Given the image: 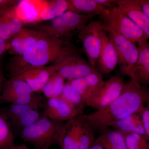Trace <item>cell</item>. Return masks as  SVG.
<instances>
[{
    "label": "cell",
    "instance_id": "obj_1",
    "mask_svg": "<svg viewBox=\"0 0 149 149\" xmlns=\"http://www.w3.org/2000/svg\"><path fill=\"white\" fill-rule=\"evenodd\" d=\"M149 103V89L135 80L125 84L121 95L107 107L83 117L94 132L101 133L110 123L141 111Z\"/></svg>",
    "mask_w": 149,
    "mask_h": 149
},
{
    "label": "cell",
    "instance_id": "obj_2",
    "mask_svg": "<svg viewBox=\"0 0 149 149\" xmlns=\"http://www.w3.org/2000/svg\"><path fill=\"white\" fill-rule=\"evenodd\" d=\"M75 49L68 41L45 35L20 55L13 56L8 64L11 77L29 70L48 66L61 56Z\"/></svg>",
    "mask_w": 149,
    "mask_h": 149
},
{
    "label": "cell",
    "instance_id": "obj_3",
    "mask_svg": "<svg viewBox=\"0 0 149 149\" xmlns=\"http://www.w3.org/2000/svg\"><path fill=\"white\" fill-rule=\"evenodd\" d=\"M65 122L40 117L32 124L21 130L20 136L35 149H49L58 145Z\"/></svg>",
    "mask_w": 149,
    "mask_h": 149
},
{
    "label": "cell",
    "instance_id": "obj_4",
    "mask_svg": "<svg viewBox=\"0 0 149 149\" xmlns=\"http://www.w3.org/2000/svg\"><path fill=\"white\" fill-rule=\"evenodd\" d=\"M92 17L89 15L67 11L60 16L37 25L34 29L49 37L67 41L68 38L78 34Z\"/></svg>",
    "mask_w": 149,
    "mask_h": 149
},
{
    "label": "cell",
    "instance_id": "obj_5",
    "mask_svg": "<svg viewBox=\"0 0 149 149\" xmlns=\"http://www.w3.org/2000/svg\"><path fill=\"white\" fill-rule=\"evenodd\" d=\"M83 115L65 122L58 144L61 149H87L95 142V132Z\"/></svg>",
    "mask_w": 149,
    "mask_h": 149
},
{
    "label": "cell",
    "instance_id": "obj_6",
    "mask_svg": "<svg viewBox=\"0 0 149 149\" xmlns=\"http://www.w3.org/2000/svg\"><path fill=\"white\" fill-rule=\"evenodd\" d=\"M103 24L104 30L115 48L121 74L128 76L132 80L139 58L138 47L136 44L123 37L111 27L103 23Z\"/></svg>",
    "mask_w": 149,
    "mask_h": 149
},
{
    "label": "cell",
    "instance_id": "obj_7",
    "mask_svg": "<svg viewBox=\"0 0 149 149\" xmlns=\"http://www.w3.org/2000/svg\"><path fill=\"white\" fill-rule=\"evenodd\" d=\"M108 9L106 14L100 16L104 24L134 44L148 41V38L143 31L117 5Z\"/></svg>",
    "mask_w": 149,
    "mask_h": 149
},
{
    "label": "cell",
    "instance_id": "obj_8",
    "mask_svg": "<svg viewBox=\"0 0 149 149\" xmlns=\"http://www.w3.org/2000/svg\"><path fill=\"white\" fill-rule=\"evenodd\" d=\"M24 80L10 77L3 85L0 102L14 104L27 105L39 109L42 98L36 95Z\"/></svg>",
    "mask_w": 149,
    "mask_h": 149
},
{
    "label": "cell",
    "instance_id": "obj_9",
    "mask_svg": "<svg viewBox=\"0 0 149 149\" xmlns=\"http://www.w3.org/2000/svg\"><path fill=\"white\" fill-rule=\"evenodd\" d=\"M104 32L103 24L101 21L93 20L88 22L77 34L88 63L95 68L97 64L101 51Z\"/></svg>",
    "mask_w": 149,
    "mask_h": 149
},
{
    "label": "cell",
    "instance_id": "obj_10",
    "mask_svg": "<svg viewBox=\"0 0 149 149\" xmlns=\"http://www.w3.org/2000/svg\"><path fill=\"white\" fill-rule=\"evenodd\" d=\"M57 72L68 81L83 78L97 71L77 52L75 49L64 54L56 62Z\"/></svg>",
    "mask_w": 149,
    "mask_h": 149
},
{
    "label": "cell",
    "instance_id": "obj_11",
    "mask_svg": "<svg viewBox=\"0 0 149 149\" xmlns=\"http://www.w3.org/2000/svg\"><path fill=\"white\" fill-rule=\"evenodd\" d=\"M125 84L119 74L111 77L105 82L100 91L92 97L88 107L97 110L104 109L121 95Z\"/></svg>",
    "mask_w": 149,
    "mask_h": 149
},
{
    "label": "cell",
    "instance_id": "obj_12",
    "mask_svg": "<svg viewBox=\"0 0 149 149\" xmlns=\"http://www.w3.org/2000/svg\"><path fill=\"white\" fill-rule=\"evenodd\" d=\"M0 112L6 117L11 126L21 130L37 121L41 115L38 110L27 105L10 104L0 109Z\"/></svg>",
    "mask_w": 149,
    "mask_h": 149
},
{
    "label": "cell",
    "instance_id": "obj_13",
    "mask_svg": "<svg viewBox=\"0 0 149 149\" xmlns=\"http://www.w3.org/2000/svg\"><path fill=\"white\" fill-rule=\"evenodd\" d=\"M56 63L48 66L26 70L12 77L24 80L35 93H41L49 77L58 70Z\"/></svg>",
    "mask_w": 149,
    "mask_h": 149
},
{
    "label": "cell",
    "instance_id": "obj_14",
    "mask_svg": "<svg viewBox=\"0 0 149 149\" xmlns=\"http://www.w3.org/2000/svg\"><path fill=\"white\" fill-rule=\"evenodd\" d=\"M78 115L76 110L60 97L48 99L44 104L42 116L51 120L66 122Z\"/></svg>",
    "mask_w": 149,
    "mask_h": 149
},
{
    "label": "cell",
    "instance_id": "obj_15",
    "mask_svg": "<svg viewBox=\"0 0 149 149\" xmlns=\"http://www.w3.org/2000/svg\"><path fill=\"white\" fill-rule=\"evenodd\" d=\"M23 27V22L18 17L16 6L0 9V39L10 40Z\"/></svg>",
    "mask_w": 149,
    "mask_h": 149
},
{
    "label": "cell",
    "instance_id": "obj_16",
    "mask_svg": "<svg viewBox=\"0 0 149 149\" xmlns=\"http://www.w3.org/2000/svg\"><path fill=\"white\" fill-rule=\"evenodd\" d=\"M45 35L35 29L23 28L10 40L8 53L11 55H20L33 43Z\"/></svg>",
    "mask_w": 149,
    "mask_h": 149
},
{
    "label": "cell",
    "instance_id": "obj_17",
    "mask_svg": "<svg viewBox=\"0 0 149 149\" xmlns=\"http://www.w3.org/2000/svg\"><path fill=\"white\" fill-rule=\"evenodd\" d=\"M118 64V59L115 48L104 30L101 51L96 69L101 74H108L115 69Z\"/></svg>",
    "mask_w": 149,
    "mask_h": 149
},
{
    "label": "cell",
    "instance_id": "obj_18",
    "mask_svg": "<svg viewBox=\"0 0 149 149\" xmlns=\"http://www.w3.org/2000/svg\"><path fill=\"white\" fill-rule=\"evenodd\" d=\"M117 6L141 28L149 39V18L142 10L138 0H118Z\"/></svg>",
    "mask_w": 149,
    "mask_h": 149
},
{
    "label": "cell",
    "instance_id": "obj_19",
    "mask_svg": "<svg viewBox=\"0 0 149 149\" xmlns=\"http://www.w3.org/2000/svg\"><path fill=\"white\" fill-rule=\"evenodd\" d=\"M138 48L139 58L132 80L142 85H149V43L146 41L139 43Z\"/></svg>",
    "mask_w": 149,
    "mask_h": 149
},
{
    "label": "cell",
    "instance_id": "obj_20",
    "mask_svg": "<svg viewBox=\"0 0 149 149\" xmlns=\"http://www.w3.org/2000/svg\"><path fill=\"white\" fill-rule=\"evenodd\" d=\"M123 133H136L146 136L145 128L140 112L110 123L108 126Z\"/></svg>",
    "mask_w": 149,
    "mask_h": 149
},
{
    "label": "cell",
    "instance_id": "obj_21",
    "mask_svg": "<svg viewBox=\"0 0 149 149\" xmlns=\"http://www.w3.org/2000/svg\"><path fill=\"white\" fill-rule=\"evenodd\" d=\"M100 133L95 142L104 149H127L125 136L120 131L109 127Z\"/></svg>",
    "mask_w": 149,
    "mask_h": 149
},
{
    "label": "cell",
    "instance_id": "obj_22",
    "mask_svg": "<svg viewBox=\"0 0 149 149\" xmlns=\"http://www.w3.org/2000/svg\"><path fill=\"white\" fill-rule=\"evenodd\" d=\"M69 5L68 11L79 14L101 16L108 11L105 8L96 1L95 0H67Z\"/></svg>",
    "mask_w": 149,
    "mask_h": 149
},
{
    "label": "cell",
    "instance_id": "obj_23",
    "mask_svg": "<svg viewBox=\"0 0 149 149\" xmlns=\"http://www.w3.org/2000/svg\"><path fill=\"white\" fill-rule=\"evenodd\" d=\"M68 8L69 5L67 0L51 1L41 11L39 19L43 21L52 20L68 11Z\"/></svg>",
    "mask_w": 149,
    "mask_h": 149
},
{
    "label": "cell",
    "instance_id": "obj_24",
    "mask_svg": "<svg viewBox=\"0 0 149 149\" xmlns=\"http://www.w3.org/2000/svg\"><path fill=\"white\" fill-rule=\"evenodd\" d=\"M65 80L58 72H55L46 83L42 93L48 99L59 97L65 85Z\"/></svg>",
    "mask_w": 149,
    "mask_h": 149
},
{
    "label": "cell",
    "instance_id": "obj_25",
    "mask_svg": "<svg viewBox=\"0 0 149 149\" xmlns=\"http://www.w3.org/2000/svg\"><path fill=\"white\" fill-rule=\"evenodd\" d=\"M61 97L67 102L79 114H84L85 104L81 96L72 88L69 81L65 83Z\"/></svg>",
    "mask_w": 149,
    "mask_h": 149
},
{
    "label": "cell",
    "instance_id": "obj_26",
    "mask_svg": "<svg viewBox=\"0 0 149 149\" xmlns=\"http://www.w3.org/2000/svg\"><path fill=\"white\" fill-rule=\"evenodd\" d=\"M15 136L6 117L0 112V149H8L15 146Z\"/></svg>",
    "mask_w": 149,
    "mask_h": 149
},
{
    "label": "cell",
    "instance_id": "obj_27",
    "mask_svg": "<svg viewBox=\"0 0 149 149\" xmlns=\"http://www.w3.org/2000/svg\"><path fill=\"white\" fill-rule=\"evenodd\" d=\"M123 134L127 149H149V140L146 136L136 133Z\"/></svg>",
    "mask_w": 149,
    "mask_h": 149
},
{
    "label": "cell",
    "instance_id": "obj_28",
    "mask_svg": "<svg viewBox=\"0 0 149 149\" xmlns=\"http://www.w3.org/2000/svg\"><path fill=\"white\" fill-rule=\"evenodd\" d=\"M83 78L91 93V98L102 88L105 82L102 74L98 71L92 72Z\"/></svg>",
    "mask_w": 149,
    "mask_h": 149
},
{
    "label": "cell",
    "instance_id": "obj_29",
    "mask_svg": "<svg viewBox=\"0 0 149 149\" xmlns=\"http://www.w3.org/2000/svg\"><path fill=\"white\" fill-rule=\"evenodd\" d=\"M69 81L72 88L81 96L85 103V106L88 107L92 96L84 78L83 77Z\"/></svg>",
    "mask_w": 149,
    "mask_h": 149
},
{
    "label": "cell",
    "instance_id": "obj_30",
    "mask_svg": "<svg viewBox=\"0 0 149 149\" xmlns=\"http://www.w3.org/2000/svg\"><path fill=\"white\" fill-rule=\"evenodd\" d=\"M140 112L143 123L146 137L149 140V103L144 107Z\"/></svg>",
    "mask_w": 149,
    "mask_h": 149
},
{
    "label": "cell",
    "instance_id": "obj_31",
    "mask_svg": "<svg viewBox=\"0 0 149 149\" xmlns=\"http://www.w3.org/2000/svg\"><path fill=\"white\" fill-rule=\"evenodd\" d=\"M97 2L105 8L109 9L117 5L118 0H95Z\"/></svg>",
    "mask_w": 149,
    "mask_h": 149
},
{
    "label": "cell",
    "instance_id": "obj_32",
    "mask_svg": "<svg viewBox=\"0 0 149 149\" xmlns=\"http://www.w3.org/2000/svg\"><path fill=\"white\" fill-rule=\"evenodd\" d=\"M18 1L16 0H0V9L16 6Z\"/></svg>",
    "mask_w": 149,
    "mask_h": 149
},
{
    "label": "cell",
    "instance_id": "obj_33",
    "mask_svg": "<svg viewBox=\"0 0 149 149\" xmlns=\"http://www.w3.org/2000/svg\"><path fill=\"white\" fill-rule=\"evenodd\" d=\"M9 48V40L5 41L0 39V59L6 52H8Z\"/></svg>",
    "mask_w": 149,
    "mask_h": 149
},
{
    "label": "cell",
    "instance_id": "obj_34",
    "mask_svg": "<svg viewBox=\"0 0 149 149\" xmlns=\"http://www.w3.org/2000/svg\"><path fill=\"white\" fill-rule=\"evenodd\" d=\"M142 10L149 18V0H138Z\"/></svg>",
    "mask_w": 149,
    "mask_h": 149
},
{
    "label": "cell",
    "instance_id": "obj_35",
    "mask_svg": "<svg viewBox=\"0 0 149 149\" xmlns=\"http://www.w3.org/2000/svg\"><path fill=\"white\" fill-rule=\"evenodd\" d=\"M5 81L6 80L5 79L4 75L2 68L0 66V99H1L3 85L4 83L5 82Z\"/></svg>",
    "mask_w": 149,
    "mask_h": 149
},
{
    "label": "cell",
    "instance_id": "obj_36",
    "mask_svg": "<svg viewBox=\"0 0 149 149\" xmlns=\"http://www.w3.org/2000/svg\"><path fill=\"white\" fill-rule=\"evenodd\" d=\"M8 149H30L25 145V144H22L18 146H14Z\"/></svg>",
    "mask_w": 149,
    "mask_h": 149
},
{
    "label": "cell",
    "instance_id": "obj_37",
    "mask_svg": "<svg viewBox=\"0 0 149 149\" xmlns=\"http://www.w3.org/2000/svg\"><path fill=\"white\" fill-rule=\"evenodd\" d=\"M87 149H104L102 147L100 146V145H99V144L97 143H95L94 142V143H93V144H92V145L89 147V148H88Z\"/></svg>",
    "mask_w": 149,
    "mask_h": 149
}]
</instances>
